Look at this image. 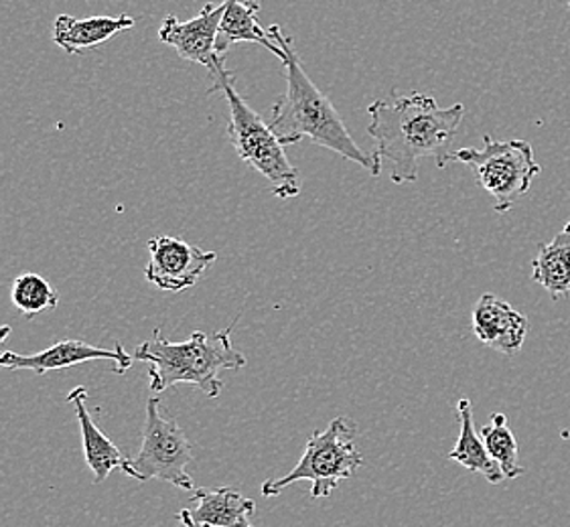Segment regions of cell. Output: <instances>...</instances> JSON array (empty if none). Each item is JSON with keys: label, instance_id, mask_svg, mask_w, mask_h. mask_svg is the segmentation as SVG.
<instances>
[{"label": "cell", "instance_id": "obj_14", "mask_svg": "<svg viewBox=\"0 0 570 527\" xmlns=\"http://www.w3.org/2000/svg\"><path fill=\"white\" fill-rule=\"evenodd\" d=\"M191 499L197 501L191 511L195 524L202 527H254L250 517L256 504L232 487L194 489Z\"/></svg>", "mask_w": 570, "mask_h": 527}, {"label": "cell", "instance_id": "obj_13", "mask_svg": "<svg viewBox=\"0 0 570 527\" xmlns=\"http://www.w3.org/2000/svg\"><path fill=\"white\" fill-rule=\"evenodd\" d=\"M135 27V19L128 14L120 17H90L73 19L69 14H59L53 24V41L68 56H78L94 47L104 46L115 34Z\"/></svg>", "mask_w": 570, "mask_h": 527}, {"label": "cell", "instance_id": "obj_15", "mask_svg": "<svg viewBox=\"0 0 570 527\" xmlns=\"http://www.w3.org/2000/svg\"><path fill=\"white\" fill-rule=\"evenodd\" d=\"M226 11L217 31V56H226L234 43H258L266 47L276 58H283L281 47L274 46L268 31H264L256 14L261 11V0H224Z\"/></svg>", "mask_w": 570, "mask_h": 527}, {"label": "cell", "instance_id": "obj_22", "mask_svg": "<svg viewBox=\"0 0 570 527\" xmlns=\"http://www.w3.org/2000/svg\"><path fill=\"white\" fill-rule=\"evenodd\" d=\"M569 7H570V0H569Z\"/></svg>", "mask_w": 570, "mask_h": 527}, {"label": "cell", "instance_id": "obj_12", "mask_svg": "<svg viewBox=\"0 0 570 527\" xmlns=\"http://www.w3.org/2000/svg\"><path fill=\"white\" fill-rule=\"evenodd\" d=\"M86 394L83 386H78L69 391L68 401L73 406L78 422H80L81 440H83V455L90 467L94 481L104 483L115 469H120L125 475H132L130 459L118 450L115 443L104 435L102 430L91 420V414L86 408Z\"/></svg>", "mask_w": 570, "mask_h": 527}, {"label": "cell", "instance_id": "obj_7", "mask_svg": "<svg viewBox=\"0 0 570 527\" xmlns=\"http://www.w3.org/2000/svg\"><path fill=\"white\" fill-rule=\"evenodd\" d=\"M194 463V447L175 418H165L160 401L150 398L147 420L142 430V445L137 457L130 459L132 479L137 481L171 483L183 491H194V479L187 467Z\"/></svg>", "mask_w": 570, "mask_h": 527}, {"label": "cell", "instance_id": "obj_6", "mask_svg": "<svg viewBox=\"0 0 570 527\" xmlns=\"http://www.w3.org/2000/svg\"><path fill=\"white\" fill-rule=\"evenodd\" d=\"M451 162L468 165L481 187L493 197V207L500 213L510 211L542 171L534 159V150L525 140H495L490 135L483 137L481 150H451L445 167Z\"/></svg>", "mask_w": 570, "mask_h": 527}, {"label": "cell", "instance_id": "obj_18", "mask_svg": "<svg viewBox=\"0 0 570 527\" xmlns=\"http://www.w3.org/2000/svg\"><path fill=\"white\" fill-rule=\"evenodd\" d=\"M481 438L491 459L495 460L498 467L502 469L505 479L512 481L524 475V467L520 465V457H518V440L508 428L505 414H491L490 422L481 428Z\"/></svg>", "mask_w": 570, "mask_h": 527}, {"label": "cell", "instance_id": "obj_20", "mask_svg": "<svg viewBox=\"0 0 570 527\" xmlns=\"http://www.w3.org/2000/svg\"><path fill=\"white\" fill-rule=\"evenodd\" d=\"M177 519L181 521L183 527H202L195 524L194 517H191V511H189V509H183V511H179V514H177Z\"/></svg>", "mask_w": 570, "mask_h": 527}, {"label": "cell", "instance_id": "obj_2", "mask_svg": "<svg viewBox=\"0 0 570 527\" xmlns=\"http://www.w3.org/2000/svg\"><path fill=\"white\" fill-rule=\"evenodd\" d=\"M268 37L273 39L274 46L281 47V63L286 71V92L274 103L268 122L281 145L288 147L308 138L313 145L333 150L377 177L382 172V161L377 159L376 152H365L355 145L335 106L303 69L293 39L278 24L268 29Z\"/></svg>", "mask_w": 570, "mask_h": 527}, {"label": "cell", "instance_id": "obj_3", "mask_svg": "<svg viewBox=\"0 0 570 527\" xmlns=\"http://www.w3.org/2000/svg\"><path fill=\"white\" fill-rule=\"evenodd\" d=\"M232 327L207 335L195 331L187 341L171 344L160 329L153 331L149 341L137 347L135 359L149 364V388L153 394L167 391L173 386H197L207 398H219L224 381L222 369H242L248 359L232 345Z\"/></svg>", "mask_w": 570, "mask_h": 527}, {"label": "cell", "instance_id": "obj_5", "mask_svg": "<svg viewBox=\"0 0 570 527\" xmlns=\"http://www.w3.org/2000/svg\"><path fill=\"white\" fill-rule=\"evenodd\" d=\"M357 425L350 416H337L325 430H315L297 467L281 479H271L263 485V495L276 497L288 485L311 483V497H330L343 479H352L355 470L364 465V455L355 447Z\"/></svg>", "mask_w": 570, "mask_h": 527}, {"label": "cell", "instance_id": "obj_8", "mask_svg": "<svg viewBox=\"0 0 570 527\" xmlns=\"http://www.w3.org/2000/svg\"><path fill=\"white\" fill-rule=\"evenodd\" d=\"M147 248L150 260L145 268V278L150 285L169 292L195 287L217 258L216 252H206L173 236H155Z\"/></svg>", "mask_w": 570, "mask_h": 527}, {"label": "cell", "instance_id": "obj_17", "mask_svg": "<svg viewBox=\"0 0 570 527\" xmlns=\"http://www.w3.org/2000/svg\"><path fill=\"white\" fill-rule=\"evenodd\" d=\"M532 278L552 298L570 297V221L550 243L538 246Z\"/></svg>", "mask_w": 570, "mask_h": 527}, {"label": "cell", "instance_id": "obj_4", "mask_svg": "<svg viewBox=\"0 0 570 527\" xmlns=\"http://www.w3.org/2000/svg\"><path fill=\"white\" fill-rule=\"evenodd\" d=\"M209 73L214 80L209 92H222L228 100V137L238 157L246 165H250L254 171L261 172L264 179H268L273 193L278 199L297 197L301 193V175L297 167L288 161L285 147L274 135L273 128L242 98L236 90L234 73L224 63L212 69Z\"/></svg>", "mask_w": 570, "mask_h": 527}, {"label": "cell", "instance_id": "obj_1", "mask_svg": "<svg viewBox=\"0 0 570 527\" xmlns=\"http://www.w3.org/2000/svg\"><path fill=\"white\" fill-rule=\"evenodd\" d=\"M367 115L372 118L367 132L376 140L377 159L392 167L390 181L409 185L419 179V161L424 157H436V167L445 169L449 147L465 118V106L441 108L431 96L412 93L376 100Z\"/></svg>", "mask_w": 570, "mask_h": 527}, {"label": "cell", "instance_id": "obj_16", "mask_svg": "<svg viewBox=\"0 0 570 527\" xmlns=\"http://www.w3.org/2000/svg\"><path fill=\"white\" fill-rule=\"evenodd\" d=\"M456 420L461 425V432L456 438V445L446 459L455 460L463 469L471 470V473H480L488 481L498 485L502 483V469L498 467V463L491 459L488 448L483 445V438L478 435L475 425H473V406L469 398H461L456 401Z\"/></svg>", "mask_w": 570, "mask_h": 527}, {"label": "cell", "instance_id": "obj_9", "mask_svg": "<svg viewBox=\"0 0 570 527\" xmlns=\"http://www.w3.org/2000/svg\"><path fill=\"white\" fill-rule=\"evenodd\" d=\"M224 11L226 2H207L191 21H179L177 17L169 14L160 23L159 39L165 46L173 47L179 58L199 63L212 71L224 63V58L217 56L216 49L217 31Z\"/></svg>", "mask_w": 570, "mask_h": 527}, {"label": "cell", "instance_id": "obj_19", "mask_svg": "<svg viewBox=\"0 0 570 527\" xmlns=\"http://www.w3.org/2000/svg\"><path fill=\"white\" fill-rule=\"evenodd\" d=\"M11 300L23 315L33 317L43 310L56 309L59 297L43 276L23 275L12 282Z\"/></svg>", "mask_w": 570, "mask_h": 527}, {"label": "cell", "instance_id": "obj_11", "mask_svg": "<svg viewBox=\"0 0 570 527\" xmlns=\"http://www.w3.org/2000/svg\"><path fill=\"white\" fill-rule=\"evenodd\" d=\"M471 325L481 344L503 356L520 354L530 329L528 317L495 295H483L475 302Z\"/></svg>", "mask_w": 570, "mask_h": 527}, {"label": "cell", "instance_id": "obj_21", "mask_svg": "<svg viewBox=\"0 0 570 527\" xmlns=\"http://www.w3.org/2000/svg\"><path fill=\"white\" fill-rule=\"evenodd\" d=\"M11 331L12 329L9 327V325H2V327H0V345L4 344V341L9 339Z\"/></svg>", "mask_w": 570, "mask_h": 527}, {"label": "cell", "instance_id": "obj_10", "mask_svg": "<svg viewBox=\"0 0 570 527\" xmlns=\"http://www.w3.org/2000/svg\"><path fill=\"white\" fill-rule=\"evenodd\" d=\"M110 361L115 364L116 374H125L132 367V357L128 356L125 347L120 344L115 345V349H102L96 345L78 341V339H68L51 345L46 351H39L33 356H21L12 351H2L0 354V367L4 369H29L39 376L53 369H66V367L80 366L88 361Z\"/></svg>", "mask_w": 570, "mask_h": 527}]
</instances>
